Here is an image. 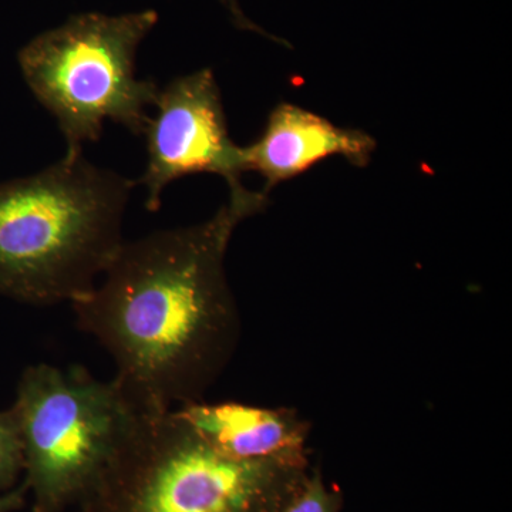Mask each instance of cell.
Masks as SVG:
<instances>
[{
    "mask_svg": "<svg viewBox=\"0 0 512 512\" xmlns=\"http://www.w3.org/2000/svg\"><path fill=\"white\" fill-rule=\"evenodd\" d=\"M266 205L264 190L244 188L202 224L124 241L72 303L77 326L113 357L114 380L140 412L201 402L231 363L241 315L225 255L235 228Z\"/></svg>",
    "mask_w": 512,
    "mask_h": 512,
    "instance_id": "obj_1",
    "label": "cell"
},
{
    "mask_svg": "<svg viewBox=\"0 0 512 512\" xmlns=\"http://www.w3.org/2000/svg\"><path fill=\"white\" fill-rule=\"evenodd\" d=\"M136 184L83 154L0 184V295L36 306L86 296L123 245Z\"/></svg>",
    "mask_w": 512,
    "mask_h": 512,
    "instance_id": "obj_2",
    "label": "cell"
},
{
    "mask_svg": "<svg viewBox=\"0 0 512 512\" xmlns=\"http://www.w3.org/2000/svg\"><path fill=\"white\" fill-rule=\"evenodd\" d=\"M309 463L239 461L170 412H140L77 512H281Z\"/></svg>",
    "mask_w": 512,
    "mask_h": 512,
    "instance_id": "obj_3",
    "label": "cell"
},
{
    "mask_svg": "<svg viewBox=\"0 0 512 512\" xmlns=\"http://www.w3.org/2000/svg\"><path fill=\"white\" fill-rule=\"evenodd\" d=\"M158 23L156 10L104 15L82 13L30 40L18 55L36 99L56 117L66 157L82 156L104 121L143 136L160 89L136 76L138 47Z\"/></svg>",
    "mask_w": 512,
    "mask_h": 512,
    "instance_id": "obj_4",
    "label": "cell"
},
{
    "mask_svg": "<svg viewBox=\"0 0 512 512\" xmlns=\"http://www.w3.org/2000/svg\"><path fill=\"white\" fill-rule=\"evenodd\" d=\"M12 407L33 512L77 505L140 413L116 380L101 382L82 366L47 363L23 372Z\"/></svg>",
    "mask_w": 512,
    "mask_h": 512,
    "instance_id": "obj_5",
    "label": "cell"
},
{
    "mask_svg": "<svg viewBox=\"0 0 512 512\" xmlns=\"http://www.w3.org/2000/svg\"><path fill=\"white\" fill-rule=\"evenodd\" d=\"M157 114L148 120L146 185L148 211H157L164 188L192 174H217L229 192L244 190L242 147L231 140L220 87L211 69L171 80L158 92Z\"/></svg>",
    "mask_w": 512,
    "mask_h": 512,
    "instance_id": "obj_6",
    "label": "cell"
},
{
    "mask_svg": "<svg viewBox=\"0 0 512 512\" xmlns=\"http://www.w3.org/2000/svg\"><path fill=\"white\" fill-rule=\"evenodd\" d=\"M376 150V140L356 128H342L318 114L281 103L269 114L255 143L242 147L245 171L265 180L264 191L305 174L320 161L340 156L355 167H366Z\"/></svg>",
    "mask_w": 512,
    "mask_h": 512,
    "instance_id": "obj_7",
    "label": "cell"
},
{
    "mask_svg": "<svg viewBox=\"0 0 512 512\" xmlns=\"http://www.w3.org/2000/svg\"><path fill=\"white\" fill-rule=\"evenodd\" d=\"M173 412L211 447L234 460L309 463L306 441L311 423L296 410L201 400Z\"/></svg>",
    "mask_w": 512,
    "mask_h": 512,
    "instance_id": "obj_8",
    "label": "cell"
},
{
    "mask_svg": "<svg viewBox=\"0 0 512 512\" xmlns=\"http://www.w3.org/2000/svg\"><path fill=\"white\" fill-rule=\"evenodd\" d=\"M25 474V454L18 416L13 407L0 412V494L18 485Z\"/></svg>",
    "mask_w": 512,
    "mask_h": 512,
    "instance_id": "obj_9",
    "label": "cell"
},
{
    "mask_svg": "<svg viewBox=\"0 0 512 512\" xmlns=\"http://www.w3.org/2000/svg\"><path fill=\"white\" fill-rule=\"evenodd\" d=\"M342 491L329 487L319 470L309 471L301 488L292 495L281 512H340Z\"/></svg>",
    "mask_w": 512,
    "mask_h": 512,
    "instance_id": "obj_10",
    "label": "cell"
},
{
    "mask_svg": "<svg viewBox=\"0 0 512 512\" xmlns=\"http://www.w3.org/2000/svg\"><path fill=\"white\" fill-rule=\"evenodd\" d=\"M29 488L25 481L16 485L8 493L0 494V512H16L22 510L26 504Z\"/></svg>",
    "mask_w": 512,
    "mask_h": 512,
    "instance_id": "obj_11",
    "label": "cell"
},
{
    "mask_svg": "<svg viewBox=\"0 0 512 512\" xmlns=\"http://www.w3.org/2000/svg\"><path fill=\"white\" fill-rule=\"evenodd\" d=\"M221 2L227 6V9L231 12L232 18H234L235 25H237L239 29L254 30V32L261 33V35L271 37V39L276 40V42H281L278 37L268 35L264 30L258 28L255 23H252L251 20L244 15L241 8H239L238 0H221Z\"/></svg>",
    "mask_w": 512,
    "mask_h": 512,
    "instance_id": "obj_12",
    "label": "cell"
}]
</instances>
